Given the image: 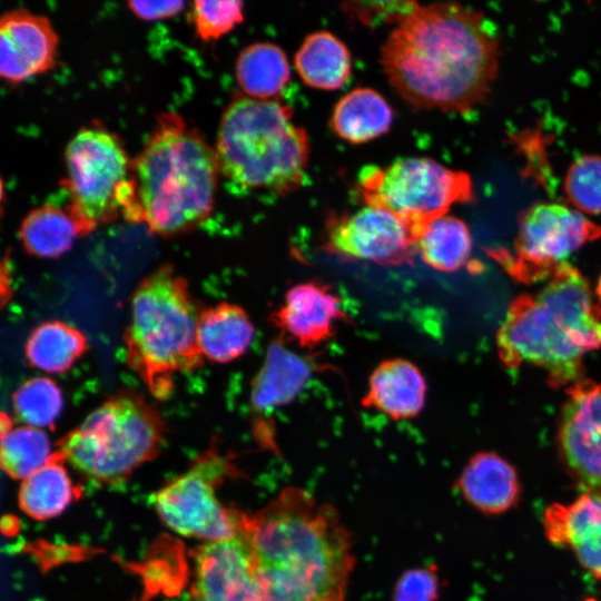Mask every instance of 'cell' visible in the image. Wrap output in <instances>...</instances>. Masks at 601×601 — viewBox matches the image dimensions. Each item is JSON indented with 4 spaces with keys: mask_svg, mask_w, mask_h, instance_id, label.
<instances>
[{
    "mask_svg": "<svg viewBox=\"0 0 601 601\" xmlns=\"http://www.w3.org/2000/svg\"><path fill=\"white\" fill-rule=\"evenodd\" d=\"M500 45L485 16L456 2L418 6L391 31L381 62L413 107L465 112L495 81Z\"/></svg>",
    "mask_w": 601,
    "mask_h": 601,
    "instance_id": "cell-1",
    "label": "cell"
},
{
    "mask_svg": "<svg viewBox=\"0 0 601 601\" xmlns=\"http://www.w3.org/2000/svg\"><path fill=\"white\" fill-rule=\"evenodd\" d=\"M259 601H344L356 558L338 511L305 489H283L244 514Z\"/></svg>",
    "mask_w": 601,
    "mask_h": 601,
    "instance_id": "cell-2",
    "label": "cell"
},
{
    "mask_svg": "<svg viewBox=\"0 0 601 601\" xmlns=\"http://www.w3.org/2000/svg\"><path fill=\"white\" fill-rule=\"evenodd\" d=\"M497 342L509 365L541 367L554 382L575 380L582 359L601 347V315L587 279L569 264L559 267L510 306Z\"/></svg>",
    "mask_w": 601,
    "mask_h": 601,
    "instance_id": "cell-3",
    "label": "cell"
},
{
    "mask_svg": "<svg viewBox=\"0 0 601 601\" xmlns=\"http://www.w3.org/2000/svg\"><path fill=\"white\" fill-rule=\"evenodd\" d=\"M136 220L164 237L189 233L210 215L220 167L213 148L176 114H161L134 159Z\"/></svg>",
    "mask_w": 601,
    "mask_h": 601,
    "instance_id": "cell-4",
    "label": "cell"
},
{
    "mask_svg": "<svg viewBox=\"0 0 601 601\" xmlns=\"http://www.w3.org/2000/svg\"><path fill=\"white\" fill-rule=\"evenodd\" d=\"M200 313L187 280L170 265L156 268L136 287L125 333L127 364L154 397L168 398L177 373L204 364L197 339Z\"/></svg>",
    "mask_w": 601,
    "mask_h": 601,
    "instance_id": "cell-5",
    "label": "cell"
},
{
    "mask_svg": "<svg viewBox=\"0 0 601 601\" xmlns=\"http://www.w3.org/2000/svg\"><path fill=\"white\" fill-rule=\"evenodd\" d=\"M215 150L220 173L236 185L286 194L303 180L309 144L288 106L239 96L221 116Z\"/></svg>",
    "mask_w": 601,
    "mask_h": 601,
    "instance_id": "cell-6",
    "label": "cell"
},
{
    "mask_svg": "<svg viewBox=\"0 0 601 601\" xmlns=\"http://www.w3.org/2000/svg\"><path fill=\"white\" fill-rule=\"evenodd\" d=\"M165 439V423L141 394L122 390L110 395L58 442V453L92 482H125L151 461Z\"/></svg>",
    "mask_w": 601,
    "mask_h": 601,
    "instance_id": "cell-7",
    "label": "cell"
},
{
    "mask_svg": "<svg viewBox=\"0 0 601 601\" xmlns=\"http://www.w3.org/2000/svg\"><path fill=\"white\" fill-rule=\"evenodd\" d=\"M67 205L85 236L119 216L136 220V178L117 134L101 125L79 129L65 148Z\"/></svg>",
    "mask_w": 601,
    "mask_h": 601,
    "instance_id": "cell-8",
    "label": "cell"
},
{
    "mask_svg": "<svg viewBox=\"0 0 601 601\" xmlns=\"http://www.w3.org/2000/svg\"><path fill=\"white\" fill-rule=\"evenodd\" d=\"M359 193L367 206L397 216L415 243L433 220L460 203L474 199L472 179L431 158H402L388 166L365 167L358 176Z\"/></svg>",
    "mask_w": 601,
    "mask_h": 601,
    "instance_id": "cell-9",
    "label": "cell"
},
{
    "mask_svg": "<svg viewBox=\"0 0 601 601\" xmlns=\"http://www.w3.org/2000/svg\"><path fill=\"white\" fill-rule=\"evenodd\" d=\"M234 472L229 456L211 446L190 467L154 494L161 521L176 533L218 542L243 532L244 513L224 506L216 492Z\"/></svg>",
    "mask_w": 601,
    "mask_h": 601,
    "instance_id": "cell-10",
    "label": "cell"
},
{
    "mask_svg": "<svg viewBox=\"0 0 601 601\" xmlns=\"http://www.w3.org/2000/svg\"><path fill=\"white\" fill-rule=\"evenodd\" d=\"M601 227L587 215L556 203H538L521 213L516 237V265L534 276L554 273Z\"/></svg>",
    "mask_w": 601,
    "mask_h": 601,
    "instance_id": "cell-11",
    "label": "cell"
},
{
    "mask_svg": "<svg viewBox=\"0 0 601 601\" xmlns=\"http://www.w3.org/2000/svg\"><path fill=\"white\" fill-rule=\"evenodd\" d=\"M324 248L338 257L383 266L410 263L415 239L397 216L366 206L353 214L333 217L326 225Z\"/></svg>",
    "mask_w": 601,
    "mask_h": 601,
    "instance_id": "cell-12",
    "label": "cell"
},
{
    "mask_svg": "<svg viewBox=\"0 0 601 601\" xmlns=\"http://www.w3.org/2000/svg\"><path fill=\"white\" fill-rule=\"evenodd\" d=\"M558 446L572 479L601 493V384L571 388L561 411Z\"/></svg>",
    "mask_w": 601,
    "mask_h": 601,
    "instance_id": "cell-13",
    "label": "cell"
},
{
    "mask_svg": "<svg viewBox=\"0 0 601 601\" xmlns=\"http://www.w3.org/2000/svg\"><path fill=\"white\" fill-rule=\"evenodd\" d=\"M189 601H259L255 561L243 534L197 549Z\"/></svg>",
    "mask_w": 601,
    "mask_h": 601,
    "instance_id": "cell-14",
    "label": "cell"
},
{
    "mask_svg": "<svg viewBox=\"0 0 601 601\" xmlns=\"http://www.w3.org/2000/svg\"><path fill=\"white\" fill-rule=\"evenodd\" d=\"M58 35L50 20L24 8L0 18V76L11 85L48 72L56 65Z\"/></svg>",
    "mask_w": 601,
    "mask_h": 601,
    "instance_id": "cell-15",
    "label": "cell"
},
{
    "mask_svg": "<svg viewBox=\"0 0 601 601\" xmlns=\"http://www.w3.org/2000/svg\"><path fill=\"white\" fill-rule=\"evenodd\" d=\"M342 319L345 315L338 295L328 284L316 280L292 286L273 316L282 335L304 348L333 337Z\"/></svg>",
    "mask_w": 601,
    "mask_h": 601,
    "instance_id": "cell-16",
    "label": "cell"
},
{
    "mask_svg": "<svg viewBox=\"0 0 601 601\" xmlns=\"http://www.w3.org/2000/svg\"><path fill=\"white\" fill-rule=\"evenodd\" d=\"M549 541L570 550L578 562L601 580V493L587 491L569 504H553L543 516Z\"/></svg>",
    "mask_w": 601,
    "mask_h": 601,
    "instance_id": "cell-17",
    "label": "cell"
},
{
    "mask_svg": "<svg viewBox=\"0 0 601 601\" xmlns=\"http://www.w3.org/2000/svg\"><path fill=\"white\" fill-rule=\"evenodd\" d=\"M426 392V381L414 363L390 358L372 372L362 404L394 421L411 420L423 411Z\"/></svg>",
    "mask_w": 601,
    "mask_h": 601,
    "instance_id": "cell-18",
    "label": "cell"
},
{
    "mask_svg": "<svg viewBox=\"0 0 601 601\" xmlns=\"http://www.w3.org/2000/svg\"><path fill=\"white\" fill-rule=\"evenodd\" d=\"M456 489L473 508L501 514L518 503L521 484L513 465L493 452L473 455L456 481Z\"/></svg>",
    "mask_w": 601,
    "mask_h": 601,
    "instance_id": "cell-19",
    "label": "cell"
},
{
    "mask_svg": "<svg viewBox=\"0 0 601 601\" xmlns=\"http://www.w3.org/2000/svg\"><path fill=\"white\" fill-rule=\"evenodd\" d=\"M313 373L308 362L280 343H273L250 392L254 418H262L276 407L292 402Z\"/></svg>",
    "mask_w": 601,
    "mask_h": 601,
    "instance_id": "cell-20",
    "label": "cell"
},
{
    "mask_svg": "<svg viewBox=\"0 0 601 601\" xmlns=\"http://www.w3.org/2000/svg\"><path fill=\"white\" fill-rule=\"evenodd\" d=\"M255 327L239 305L221 302L201 311L197 339L204 357L215 363H229L249 348Z\"/></svg>",
    "mask_w": 601,
    "mask_h": 601,
    "instance_id": "cell-21",
    "label": "cell"
},
{
    "mask_svg": "<svg viewBox=\"0 0 601 601\" xmlns=\"http://www.w3.org/2000/svg\"><path fill=\"white\" fill-rule=\"evenodd\" d=\"M392 122L393 111L387 101L373 89L357 88L336 104L329 126L342 139L363 144L387 132Z\"/></svg>",
    "mask_w": 601,
    "mask_h": 601,
    "instance_id": "cell-22",
    "label": "cell"
},
{
    "mask_svg": "<svg viewBox=\"0 0 601 601\" xmlns=\"http://www.w3.org/2000/svg\"><path fill=\"white\" fill-rule=\"evenodd\" d=\"M24 250L40 258H57L73 246L85 233L68 206L46 204L31 209L19 227Z\"/></svg>",
    "mask_w": 601,
    "mask_h": 601,
    "instance_id": "cell-23",
    "label": "cell"
},
{
    "mask_svg": "<svg viewBox=\"0 0 601 601\" xmlns=\"http://www.w3.org/2000/svg\"><path fill=\"white\" fill-rule=\"evenodd\" d=\"M303 81L313 88L334 90L348 80L352 58L347 47L328 31L307 36L295 56Z\"/></svg>",
    "mask_w": 601,
    "mask_h": 601,
    "instance_id": "cell-24",
    "label": "cell"
},
{
    "mask_svg": "<svg viewBox=\"0 0 601 601\" xmlns=\"http://www.w3.org/2000/svg\"><path fill=\"white\" fill-rule=\"evenodd\" d=\"M65 460L56 452L49 462L21 483L18 500L20 509L36 520L60 515L78 496Z\"/></svg>",
    "mask_w": 601,
    "mask_h": 601,
    "instance_id": "cell-25",
    "label": "cell"
},
{
    "mask_svg": "<svg viewBox=\"0 0 601 601\" xmlns=\"http://www.w3.org/2000/svg\"><path fill=\"white\" fill-rule=\"evenodd\" d=\"M87 349V337L81 331L55 319L32 329L24 345V355L30 366L59 374L71 368Z\"/></svg>",
    "mask_w": 601,
    "mask_h": 601,
    "instance_id": "cell-26",
    "label": "cell"
},
{
    "mask_svg": "<svg viewBox=\"0 0 601 601\" xmlns=\"http://www.w3.org/2000/svg\"><path fill=\"white\" fill-rule=\"evenodd\" d=\"M235 75L247 97L269 100L287 85L290 68L285 52L278 46L257 42L240 51Z\"/></svg>",
    "mask_w": 601,
    "mask_h": 601,
    "instance_id": "cell-27",
    "label": "cell"
},
{
    "mask_svg": "<svg viewBox=\"0 0 601 601\" xmlns=\"http://www.w3.org/2000/svg\"><path fill=\"white\" fill-rule=\"evenodd\" d=\"M416 252L430 267L440 272H456L471 257L472 237L463 220L445 215L430 223L420 234Z\"/></svg>",
    "mask_w": 601,
    "mask_h": 601,
    "instance_id": "cell-28",
    "label": "cell"
},
{
    "mask_svg": "<svg viewBox=\"0 0 601 601\" xmlns=\"http://www.w3.org/2000/svg\"><path fill=\"white\" fill-rule=\"evenodd\" d=\"M52 454L49 437L41 428L13 426L1 435V466L14 480H26L36 473Z\"/></svg>",
    "mask_w": 601,
    "mask_h": 601,
    "instance_id": "cell-29",
    "label": "cell"
},
{
    "mask_svg": "<svg viewBox=\"0 0 601 601\" xmlns=\"http://www.w3.org/2000/svg\"><path fill=\"white\" fill-rule=\"evenodd\" d=\"M63 406L60 387L55 381L36 376L24 381L12 394L16 417L24 425L46 428L55 425Z\"/></svg>",
    "mask_w": 601,
    "mask_h": 601,
    "instance_id": "cell-30",
    "label": "cell"
},
{
    "mask_svg": "<svg viewBox=\"0 0 601 601\" xmlns=\"http://www.w3.org/2000/svg\"><path fill=\"white\" fill-rule=\"evenodd\" d=\"M563 189L574 209L584 215L601 214V156L575 159L565 174Z\"/></svg>",
    "mask_w": 601,
    "mask_h": 601,
    "instance_id": "cell-31",
    "label": "cell"
},
{
    "mask_svg": "<svg viewBox=\"0 0 601 601\" xmlns=\"http://www.w3.org/2000/svg\"><path fill=\"white\" fill-rule=\"evenodd\" d=\"M244 8L242 1L196 0L191 7V18L197 36L209 41L229 32L242 22Z\"/></svg>",
    "mask_w": 601,
    "mask_h": 601,
    "instance_id": "cell-32",
    "label": "cell"
},
{
    "mask_svg": "<svg viewBox=\"0 0 601 601\" xmlns=\"http://www.w3.org/2000/svg\"><path fill=\"white\" fill-rule=\"evenodd\" d=\"M440 577L435 566L411 569L395 584L392 601H439Z\"/></svg>",
    "mask_w": 601,
    "mask_h": 601,
    "instance_id": "cell-33",
    "label": "cell"
},
{
    "mask_svg": "<svg viewBox=\"0 0 601 601\" xmlns=\"http://www.w3.org/2000/svg\"><path fill=\"white\" fill-rule=\"evenodd\" d=\"M420 4L415 1H354L345 3L343 10L356 17L364 26L400 23Z\"/></svg>",
    "mask_w": 601,
    "mask_h": 601,
    "instance_id": "cell-34",
    "label": "cell"
},
{
    "mask_svg": "<svg viewBox=\"0 0 601 601\" xmlns=\"http://www.w3.org/2000/svg\"><path fill=\"white\" fill-rule=\"evenodd\" d=\"M129 10L142 20L166 19L178 14L185 7L180 0L128 1Z\"/></svg>",
    "mask_w": 601,
    "mask_h": 601,
    "instance_id": "cell-35",
    "label": "cell"
},
{
    "mask_svg": "<svg viewBox=\"0 0 601 601\" xmlns=\"http://www.w3.org/2000/svg\"><path fill=\"white\" fill-rule=\"evenodd\" d=\"M0 427L1 435L6 434L13 427L11 418L4 412L1 413Z\"/></svg>",
    "mask_w": 601,
    "mask_h": 601,
    "instance_id": "cell-36",
    "label": "cell"
},
{
    "mask_svg": "<svg viewBox=\"0 0 601 601\" xmlns=\"http://www.w3.org/2000/svg\"><path fill=\"white\" fill-rule=\"evenodd\" d=\"M597 295H598V298L601 303V276L599 278V282H598V286H597Z\"/></svg>",
    "mask_w": 601,
    "mask_h": 601,
    "instance_id": "cell-37",
    "label": "cell"
}]
</instances>
